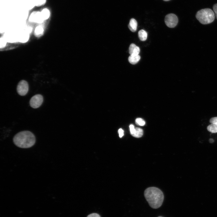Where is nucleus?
Instances as JSON below:
<instances>
[{
	"instance_id": "f257e3e1",
	"label": "nucleus",
	"mask_w": 217,
	"mask_h": 217,
	"mask_svg": "<svg viewBox=\"0 0 217 217\" xmlns=\"http://www.w3.org/2000/svg\"><path fill=\"white\" fill-rule=\"evenodd\" d=\"M144 196L149 206L153 209L160 207L164 200V195L162 191L155 187L146 188L144 191Z\"/></svg>"
},
{
	"instance_id": "f03ea898",
	"label": "nucleus",
	"mask_w": 217,
	"mask_h": 217,
	"mask_svg": "<svg viewBox=\"0 0 217 217\" xmlns=\"http://www.w3.org/2000/svg\"><path fill=\"white\" fill-rule=\"evenodd\" d=\"M14 143L17 147L28 148L32 147L36 142V138L31 132L24 131L18 132L13 137Z\"/></svg>"
},
{
	"instance_id": "7ed1b4c3",
	"label": "nucleus",
	"mask_w": 217,
	"mask_h": 217,
	"mask_svg": "<svg viewBox=\"0 0 217 217\" xmlns=\"http://www.w3.org/2000/svg\"><path fill=\"white\" fill-rule=\"evenodd\" d=\"M196 17L200 22L203 24L211 23L215 18L214 12L212 10L209 8L202 9L198 11Z\"/></svg>"
},
{
	"instance_id": "20e7f679",
	"label": "nucleus",
	"mask_w": 217,
	"mask_h": 217,
	"mask_svg": "<svg viewBox=\"0 0 217 217\" xmlns=\"http://www.w3.org/2000/svg\"><path fill=\"white\" fill-rule=\"evenodd\" d=\"M166 25L169 27L173 28L177 24L178 19L177 16L174 14H169L166 15L165 18Z\"/></svg>"
},
{
	"instance_id": "39448f33",
	"label": "nucleus",
	"mask_w": 217,
	"mask_h": 217,
	"mask_svg": "<svg viewBox=\"0 0 217 217\" xmlns=\"http://www.w3.org/2000/svg\"><path fill=\"white\" fill-rule=\"evenodd\" d=\"M29 90V85L27 82L25 80H20L18 83L17 91L20 96H24L27 94Z\"/></svg>"
},
{
	"instance_id": "423d86ee",
	"label": "nucleus",
	"mask_w": 217,
	"mask_h": 217,
	"mask_svg": "<svg viewBox=\"0 0 217 217\" xmlns=\"http://www.w3.org/2000/svg\"><path fill=\"white\" fill-rule=\"evenodd\" d=\"M43 100V97L42 95L39 94L35 95L31 98L29 102L30 105L34 108H38L41 105Z\"/></svg>"
},
{
	"instance_id": "0eeeda50",
	"label": "nucleus",
	"mask_w": 217,
	"mask_h": 217,
	"mask_svg": "<svg viewBox=\"0 0 217 217\" xmlns=\"http://www.w3.org/2000/svg\"><path fill=\"white\" fill-rule=\"evenodd\" d=\"M44 20L41 12L39 11L33 12L29 18V20L30 21L38 23H41Z\"/></svg>"
},
{
	"instance_id": "6e6552de",
	"label": "nucleus",
	"mask_w": 217,
	"mask_h": 217,
	"mask_svg": "<svg viewBox=\"0 0 217 217\" xmlns=\"http://www.w3.org/2000/svg\"><path fill=\"white\" fill-rule=\"evenodd\" d=\"M137 23L136 20L134 18H131L128 25L130 30L132 32H135L137 29Z\"/></svg>"
},
{
	"instance_id": "1a4fd4ad",
	"label": "nucleus",
	"mask_w": 217,
	"mask_h": 217,
	"mask_svg": "<svg viewBox=\"0 0 217 217\" xmlns=\"http://www.w3.org/2000/svg\"><path fill=\"white\" fill-rule=\"evenodd\" d=\"M140 58V56L138 55L136 56H132L130 55L128 58L129 62L132 64H137Z\"/></svg>"
},
{
	"instance_id": "9d476101",
	"label": "nucleus",
	"mask_w": 217,
	"mask_h": 217,
	"mask_svg": "<svg viewBox=\"0 0 217 217\" xmlns=\"http://www.w3.org/2000/svg\"><path fill=\"white\" fill-rule=\"evenodd\" d=\"M138 36L140 40L145 41L147 39V34L145 30H141L138 32Z\"/></svg>"
},
{
	"instance_id": "9b49d317",
	"label": "nucleus",
	"mask_w": 217,
	"mask_h": 217,
	"mask_svg": "<svg viewBox=\"0 0 217 217\" xmlns=\"http://www.w3.org/2000/svg\"><path fill=\"white\" fill-rule=\"evenodd\" d=\"M143 131L142 129L136 127L135 128L134 132L132 135L135 137L140 138L143 136Z\"/></svg>"
},
{
	"instance_id": "f8f14e48",
	"label": "nucleus",
	"mask_w": 217,
	"mask_h": 217,
	"mask_svg": "<svg viewBox=\"0 0 217 217\" xmlns=\"http://www.w3.org/2000/svg\"><path fill=\"white\" fill-rule=\"evenodd\" d=\"M207 130L212 133H217V123H212L207 127Z\"/></svg>"
},
{
	"instance_id": "ddd939ff",
	"label": "nucleus",
	"mask_w": 217,
	"mask_h": 217,
	"mask_svg": "<svg viewBox=\"0 0 217 217\" xmlns=\"http://www.w3.org/2000/svg\"><path fill=\"white\" fill-rule=\"evenodd\" d=\"M41 12L44 20H47L49 18L50 13L48 9L46 8H44L42 10Z\"/></svg>"
},
{
	"instance_id": "4468645a",
	"label": "nucleus",
	"mask_w": 217,
	"mask_h": 217,
	"mask_svg": "<svg viewBox=\"0 0 217 217\" xmlns=\"http://www.w3.org/2000/svg\"><path fill=\"white\" fill-rule=\"evenodd\" d=\"M38 0H27V4L29 9L33 8L35 6H37Z\"/></svg>"
},
{
	"instance_id": "2eb2a0df",
	"label": "nucleus",
	"mask_w": 217,
	"mask_h": 217,
	"mask_svg": "<svg viewBox=\"0 0 217 217\" xmlns=\"http://www.w3.org/2000/svg\"><path fill=\"white\" fill-rule=\"evenodd\" d=\"M135 122L137 124L141 126H144L145 124V121L143 119L140 118L136 119Z\"/></svg>"
},
{
	"instance_id": "dca6fc26",
	"label": "nucleus",
	"mask_w": 217,
	"mask_h": 217,
	"mask_svg": "<svg viewBox=\"0 0 217 217\" xmlns=\"http://www.w3.org/2000/svg\"><path fill=\"white\" fill-rule=\"evenodd\" d=\"M140 52V49L139 47L137 46L134 49L131 55L132 56H136L139 55Z\"/></svg>"
},
{
	"instance_id": "f3484780",
	"label": "nucleus",
	"mask_w": 217,
	"mask_h": 217,
	"mask_svg": "<svg viewBox=\"0 0 217 217\" xmlns=\"http://www.w3.org/2000/svg\"><path fill=\"white\" fill-rule=\"evenodd\" d=\"M43 31V28L40 26L37 27L35 30V32L37 34H40Z\"/></svg>"
},
{
	"instance_id": "a211bd4d",
	"label": "nucleus",
	"mask_w": 217,
	"mask_h": 217,
	"mask_svg": "<svg viewBox=\"0 0 217 217\" xmlns=\"http://www.w3.org/2000/svg\"><path fill=\"white\" fill-rule=\"evenodd\" d=\"M136 46H137L134 43H132L130 45L129 49V53L130 55H131L134 49Z\"/></svg>"
},
{
	"instance_id": "6ab92c4d",
	"label": "nucleus",
	"mask_w": 217,
	"mask_h": 217,
	"mask_svg": "<svg viewBox=\"0 0 217 217\" xmlns=\"http://www.w3.org/2000/svg\"><path fill=\"white\" fill-rule=\"evenodd\" d=\"M46 0H38L37 7H39L44 5L46 2Z\"/></svg>"
},
{
	"instance_id": "aec40b11",
	"label": "nucleus",
	"mask_w": 217,
	"mask_h": 217,
	"mask_svg": "<svg viewBox=\"0 0 217 217\" xmlns=\"http://www.w3.org/2000/svg\"><path fill=\"white\" fill-rule=\"evenodd\" d=\"M129 128L130 129V131L131 134L132 135L134 132L135 131V128L134 127V125L131 124L129 126Z\"/></svg>"
},
{
	"instance_id": "412c9836",
	"label": "nucleus",
	"mask_w": 217,
	"mask_h": 217,
	"mask_svg": "<svg viewBox=\"0 0 217 217\" xmlns=\"http://www.w3.org/2000/svg\"><path fill=\"white\" fill-rule=\"evenodd\" d=\"M213 11L215 12V17L217 19V3L214 4L213 6Z\"/></svg>"
},
{
	"instance_id": "4be33fe9",
	"label": "nucleus",
	"mask_w": 217,
	"mask_h": 217,
	"mask_svg": "<svg viewBox=\"0 0 217 217\" xmlns=\"http://www.w3.org/2000/svg\"><path fill=\"white\" fill-rule=\"evenodd\" d=\"M209 122L211 124L217 123V117L211 118L209 120Z\"/></svg>"
},
{
	"instance_id": "5701e85b",
	"label": "nucleus",
	"mask_w": 217,
	"mask_h": 217,
	"mask_svg": "<svg viewBox=\"0 0 217 217\" xmlns=\"http://www.w3.org/2000/svg\"><path fill=\"white\" fill-rule=\"evenodd\" d=\"M0 43H1V48L2 47H3L6 44V42H5V39L3 38H1V41H0Z\"/></svg>"
},
{
	"instance_id": "b1692460",
	"label": "nucleus",
	"mask_w": 217,
	"mask_h": 217,
	"mask_svg": "<svg viewBox=\"0 0 217 217\" xmlns=\"http://www.w3.org/2000/svg\"><path fill=\"white\" fill-rule=\"evenodd\" d=\"M87 217H100V216L98 214L93 213L89 215Z\"/></svg>"
},
{
	"instance_id": "393cba45",
	"label": "nucleus",
	"mask_w": 217,
	"mask_h": 217,
	"mask_svg": "<svg viewBox=\"0 0 217 217\" xmlns=\"http://www.w3.org/2000/svg\"><path fill=\"white\" fill-rule=\"evenodd\" d=\"M119 136L120 137H121L124 135V131L121 128H120L118 131Z\"/></svg>"
},
{
	"instance_id": "a878e982",
	"label": "nucleus",
	"mask_w": 217,
	"mask_h": 217,
	"mask_svg": "<svg viewBox=\"0 0 217 217\" xmlns=\"http://www.w3.org/2000/svg\"><path fill=\"white\" fill-rule=\"evenodd\" d=\"M209 142H210V143H212L214 141V140L212 139H209Z\"/></svg>"
},
{
	"instance_id": "bb28decb",
	"label": "nucleus",
	"mask_w": 217,
	"mask_h": 217,
	"mask_svg": "<svg viewBox=\"0 0 217 217\" xmlns=\"http://www.w3.org/2000/svg\"><path fill=\"white\" fill-rule=\"evenodd\" d=\"M163 0L164 1H169L170 0Z\"/></svg>"
}]
</instances>
